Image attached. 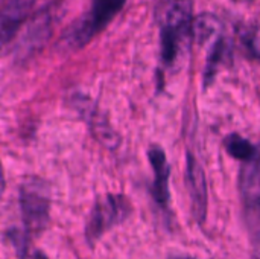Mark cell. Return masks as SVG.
I'll list each match as a JSON object with an SVG mask.
<instances>
[{
  "mask_svg": "<svg viewBox=\"0 0 260 259\" xmlns=\"http://www.w3.org/2000/svg\"><path fill=\"white\" fill-rule=\"evenodd\" d=\"M192 0H165L160 14L161 60L171 66L180 55L181 46L193 31Z\"/></svg>",
  "mask_w": 260,
  "mask_h": 259,
  "instance_id": "1",
  "label": "cell"
},
{
  "mask_svg": "<svg viewBox=\"0 0 260 259\" xmlns=\"http://www.w3.org/2000/svg\"><path fill=\"white\" fill-rule=\"evenodd\" d=\"M241 194L245 218L253 237L260 241V157L244 162L241 169Z\"/></svg>",
  "mask_w": 260,
  "mask_h": 259,
  "instance_id": "5",
  "label": "cell"
},
{
  "mask_svg": "<svg viewBox=\"0 0 260 259\" xmlns=\"http://www.w3.org/2000/svg\"><path fill=\"white\" fill-rule=\"evenodd\" d=\"M35 0H8L2 11V41L6 44L23 24Z\"/></svg>",
  "mask_w": 260,
  "mask_h": 259,
  "instance_id": "8",
  "label": "cell"
},
{
  "mask_svg": "<svg viewBox=\"0 0 260 259\" xmlns=\"http://www.w3.org/2000/svg\"><path fill=\"white\" fill-rule=\"evenodd\" d=\"M126 0H93L90 9L81 15L64 37L70 49H79L93 40L123 8Z\"/></svg>",
  "mask_w": 260,
  "mask_h": 259,
  "instance_id": "2",
  "label": "cell"
},
{
  "mask_svg": "<svg viewBox=\"0 0 260 259\" xmlns=\"http://www.w3.org/2000/svg\"><path fill=\"white\" fill-rule=\"evenodd\" d=\"M218 32H219V21L216 17H213L210 14H203L195 18L192 34L197 41H200V43L207 41Z\"/></svg>",
  "mask_w": 260,
  "mask_h": 259,
  "instance_id": "11",
  "label": "cell"
},
{
  "mask_svg": "<svg viewBox=\"0 0 260 259\" xmlns=\"http://www.w3.org/2000/svg\"><path fill=\"white\" fill-rule=\"evenodd\" d=\"M177 259H190V258H183V256H181V258H177Z\"/></svg>",
  "mask_w": 260,
  "mask_h": 259,
  "instance_id": "14",
  "label": "cell"
},
{
  "mask_svg": "<svg viewBox=\"0 0 260 259\" xmlns=\"http://www.w3.org/2000/svg\"><path fill=\"white\" fill-rule=\"evenodd\" d=\"M129 211V203L122 195H107L96 202L85 227L87 241L90 244L98 241L108 229L122 223L128 217Z\"/></svg>",
  "mask_w": 260,
  "mask_h": 259,
  "instance_id": "4",
  "label": "cell"
},
{
  "mask_svg": "<svg viewBox=\"0 0 260 259\" xmlns=\"http://www.w3.org/2000/svg\"><path fill=\"white\" fill-rule=\"evenodd\" d=\"M224 145H225V150L230 156H233L235 159H239L242 162L251 160V159L259 156L256 147L250 140L244 139L242 136H239L236 133L229 134L224 140Z\"/></svg>",
  "mask_w": 260,
  "mask_h": 259,
  "instance_id": "9",
  "label": "cell"
},
{
  "mask_svg": "<svg viewBox=\"0 0 260 259\" xmlns=\"http://www.w3.org/2000/svg\"><path fill=\"white\" fill-rule=\"evenodd\" d=\"M18 202L26 231L32 234L44 231L49 223L50 209L49 191L44 183L40 180H29L23 183L20 188Z\"/></svg>",
  "mask_w": 260,
  "mask_h": 259,
  "instance_id": "3",
  "label": "cell"
},
{
  "mask_svg": "<svg viewBox=\"0 0 260 259\" xmlns=\"http://www.w3.org/2000/svg\"><path fill=\"white\" fill-rule=\"evenodd\" d=\"M229 50V46H227V41L224 38H218V41L215 43L210 55H209V60H207V69H206V82H210V79L215 76V72L216 69L219 67V64L224 61L225 58V53Z\"/></svg>",
  "mask_w": 260,
  "mask_h": 259,
  "instance_id": "12",
  "label": "cell"
},
{
  "mask_svg": "<svg viewBox=\"0 0 260 259\" xmlns=\"http://www.w3.org/2000/svg\"><path fill=\"white\" fill-rule=\"evenodd\" d=\"M8 237H9V241H11L18 259H47V256L44 253H41L38 249L32 247L26 232L11 229Z\"/></svg>",
  "mask_w": 260,
  "mask_h": 259,
  "instance_id": "10",
  "label": "cell"
},
{
  "mask_svg": "<svg viewBox=\"0 0 260 259\" xmlns=\"http://www.w3.org/2000/svg\"><path fill=\"white\" fill-rule=\"evenodd\" d=\"M148 156H149V160H151V165L154 169V186H152L154 198L160 206L166 208V205L169 202L168 183H169V172H171L166 154L160 147H152L148 151Z\"/></svg>",
  "mask_w": 260,
  "mask_h": 259,
  "instance_id": "7",
  "label": "cell"
},
{
  "mask_svg": "<svg viewBox=\"0 0 260 259\" xmlns=\"http://www.w3.org/2000/svg\"><path fill=\"white\" fill-rule=\"evenodd\" d=\"M187 188L193 206V217L203 223L206 217V209H207V186H206V177L204 171L193 159L190 154L187 156Z\"/></svg>",
  "mask_w": 260,
  "mask_h": 259,
  "instance_id": "6",
  "label": "cell"
},
{
  "mask_svg": "<svg viewBox=\"0 0 260 259\" xmlns=\"http://www.w3.org/2000/svg\"><path fill=\"white\" fill-rule=\"evenodd\" d=\"M242 41L254 56H260V23L250 24L244 29Z\"/></svg>",
  "mask_w": 260,
  "mask_h": 259,
  "instance_id": "13",
  "label": "cell"
}]
</instances>
